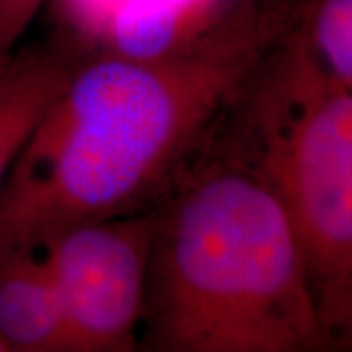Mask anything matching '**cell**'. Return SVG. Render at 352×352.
<instances>
[{"instance_id":"1","label":"cell","mask_w":352,"mask_h":352,"mask_svg":"<svg viewBox=\"0 0 352 352\" xmlns=\"http://www.w3.org/2000/svg\"><path fill=\"white\" fill-rule=\"evenodd\" d=\"M294 20L284 0H237L170 55H80L0 190V247L41 249L65 227L151 208Z\"/></svg>"},{"instance_id":"2","label":"cell","mask_w":352,"mask_h":352,"mask_svg":"<svg viewBox=\"0 0 352 352\" xmlns=\"http://www.w3.org/2000/svg\"><path fill=\"white\" fill-rule=\"evenodd\" d=\"M157 212L143 346L161 352L325 349L296 231L258 176L201 143Z\"/></svg>"},{"instance_id":"3","label":"cell","mask_w":352,"mask_h":352,"mask_svg":"<svg viewBox=\"0 0 352 352\" xmlns=\"http://www.w3.org/2000/svg\"><path fill=\"white\" fill-rule=\"evenodd\" d=\"M204 143L274 192L321 317L352 280L351 88L315 61L292 24L243 78Z\"/></svg>"},{"instance_id":"4","label":"cell","mask_w":352,"mask_h":352,"mask_svg":"<svg viewBox=\"0 0 352 352\" xmlns=\"http://www.w3.org/2000/svg\"><path fill=\"white\" fill-rule=\"evenodd\" d=\"M157 206L65 227L41 249L63 307L69 352L139 349Z\"/></svg>"},{"instance_id":"5","label":"cell","mask_w":352,"mask_h":352,"mask_svg":"<svg viewBox=\"0 0 352 352\" xmlns=\"http://www.w3.org/2000/svg\"><path fill=\"white\" fill-rule=\"evenodd\" d=\"M76 57L61 41L18 45L0 57V190L63 92Z\"/></svg>"},{"instance_id":"6","label":"cell","mask_w":352,"mask_h":352,"mask_svg":"<svg viewBox=\"0 0 352 352\" xmlns=\"http://www.w3.org/2000/svg\"><path fill=\"white\" fill-rule=\"evenodd\" d=\"M0 337L10 352H69L63 307L43 249L0 247Z\"/></svg>"},{"instance_id":"7","label":"cell","mask_w":352,"mask_h":352,"mask_svg":"<svg viewBox=\"0 0 352 352\" xmlns=\"http://www.w3.org/2000/svg\"><path fill=\"white\" fill-rule=\"evenodd\" d=\"M237 0H127L98 51L164 57L212 30Z\"/></svg>"},{"instance_id":"8","label":"cell","mask_w":352,"mask_h":352,"mask_svg":"<svg viewBox=\"0 0 352 352\" xmlns=\"http://www.w3.org/2000/svg\"><path fill=\"white\" fill-rule=\"evenodd\" d=\"M294 28L315 61L352 90V0H311Z\"/></svg>"},{"instance_id":"9","label":"cell","mask_w":352,"mask_h":352,"mask_svg":"<svg viewBox=\"0 0 352 352\" xmlns=\"http://www.w3.org/2000/svg\"><path fill=\"white\" fill-rule=\"evenodd\" d=\"M50 0H0V57L20 45Z\"/></svg>"},{"instance_id":"10","label":"cell","mask_w":352,"mask_h":352,"mask_svg":"<svg viewBox=\"0 0 352 352\" xmlns=\"http://www.w3.org/2000/svg\"><path fill=\"white\" fill-rule=\"evenodd\" d=\"M325 349L352 351V280L321 315Z\"/></svg>"},{"instance_id":"11","label":"cell","mask_w":352,"mask_h":352,"mask_svg":"<svg viewBox=\"0 0 352 352\" xmlns=\"http://www.w3.org/2000/svg\"><path fill=\"white\" fill-rule=\"evenodd\" d=\"M0 352H10V349H8V344L2 340V337H0Z\"/></svg>"}]
</instances>
